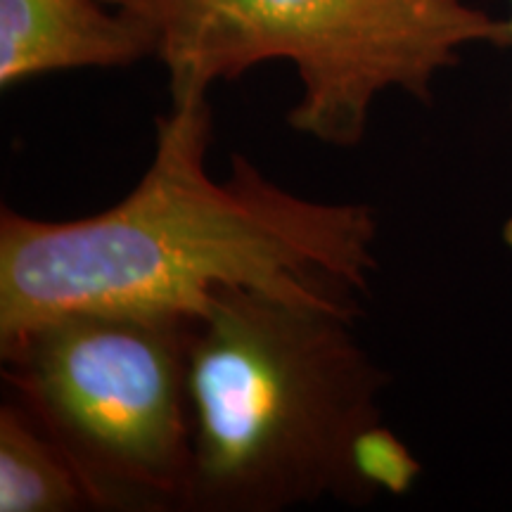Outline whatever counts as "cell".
<instances>
[{
	"instance_id": "6da1fadb",
	"label": "cell",
	"mask_w": 512,
	"mask_h": 512,
	"mask_svg": "<svg viewBox=\"0 0 512 512\" xmlns=\"http://www.w3.org/2000/svg\"><path fill=\"white\" fill-rule=\"evenodd\" d=\"M171 100L152 162L121 202L72 221L0 209V344L67 311L195 316L233 287L361 309L377 268L375 209L309 200L242 155L216 181L207 93Z\"/></svg>"
},
{
	"instance_id": "7a4b0ae2",
	"label": "cell",
	"mask_w": 512,
	"mask_h": 512,
	"mask_svg": "<svg viewBox=\"0 0 512 512\" xmlns=\"http://www.w3.org/2000/svg\"><path fill=\"white\" fill-rule=\"evenodd\" d=\"M358 313L233 287L192 316L190 512L373 501L366 453L387 375Z\"/></svg>"
},
{
	"instance_id": "3957f363",
	"label": "cell",
	"mask_w": 512,
	"mask_h": 512,
	"mask_svg": "<svg viewBox=\"0 0 512 512\" xmlns=\"http://www.w3.org/2000/svg\"><path fill=\"white\" fill-rule=\"evenodd\" d=\"M150 36L171 98L209 93L249 69L285 60L302 98L287 124L332 147L366 136L377 95L422 102L475 43L512 46L508 19L465 0H107Z\"/></svg>"
},
{
	"instance_id": "277c9868",
	"label": "cell",
	"mask_w": 512,
	"mask_h": 512,
	"mask_svg": "<svg viewBox=\"0 0 512 512\" xmlns=\"http://www.w3.org/2000/svg\"><path fill=\"white\" fill-rule=\"evenodd\" d=\"M192 316L81 309L0 344L17 401L60 446L91 508L188 510Z\"/></svg>"
},
{
	"instance_id": "5b68a950",
	"label": "cell",
	"mask_w": 512,
	"mask_h": 512,
	"mask_svg": "<svg viewBox=\"0 0 512 512\" xmlns=\"http://www.w3.org/2000/svg\"><path fill=\"white\" fill-rule=\"evenodd\" d=\"M150 36L107 0H0V86L69 69L131 67Z\"/></svg>"
},
{
	"instance_id": "8992f818",
	"label": "cell",
	"mask_w": 512,
	"mask_h": 512,
	"mask_svg": "<svg viewBox=\"0 0 512 512\" xmlns=\"http://www.w3.org/2000/svg\"><path fill=\"white\" fill-rule=\"evenodd\" d=\"M91 508L60 446L17 399L0 406V512Z\"/></svg>"
},
{
	"instance_id": "52a82bcc",
	"label": "cell",
	"mask_w": 512,
	"mask_h": 512,
	"mask_svg": "<svg viewBox=\"0 0 512 512\" xmlns=\"http://www.w3.org/2000/svg\"><path fill=\"white\" fill-rule=\"evenodd\" d=\"M510 5H512V0H510ZM508 22H510V29H512V17L508 19Z\"/></svg>"
}]
</instances>
